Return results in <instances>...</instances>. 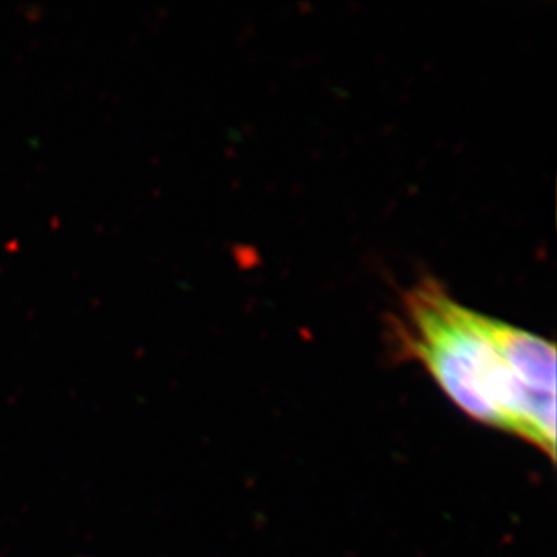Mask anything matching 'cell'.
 <instances>
[{
    "mask_svg": "<svg viewBox=\"0 0 557 557\" xmlns=\"http://www.w3.org/2000/svg\"><path fill=\"white\" fill-rule=\"evenodd\" d=\"M399 357L420 362L472 420L518 435L556 457V416L539 408L509 368L485 314L461 306L435 278L405 293L394 322Z\"/></svg>",
    "mask_w": 557,
    "mask_h": 557,
    "instance_id": "1",
    "label": "cell"
}]
</instances>
